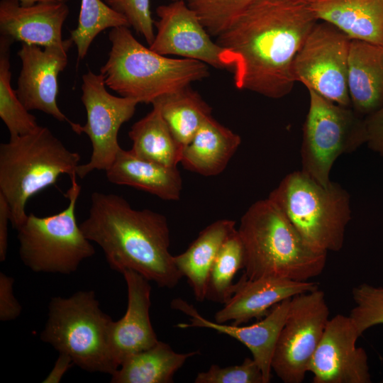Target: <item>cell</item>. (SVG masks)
<instances>
[{
  "instance_id": "1",
  "label": "cell",
  "mask_w": 383,
  "mask_h": 383,
  "mask_svg": "<svg viewBox=\"0 0 383 383\" xmlns=\"http://www.w3.org/2000/svg\"><path fill=\"white\" fill-rule=\"evenodd\" d=\"M318 21L308 5L258 0L216 42L242 57L244 74L240 89L280 99L296 83L294 59Z\"/></svg>"
},
{
  "instance_id": "2",
  "label": "cell",
  "mask_w": 383,
  "mask_h": 383,
  "mask_svg": "<svg viewBox=\"0 0 383 383\" xmlns=\"http://www.w3.org/2000/svg\"><path fill=\"white\" fill-rule=\"evenodd\" d=\"M79 226L88 240L101 247L112 270H133L168 289L182 278L169 250L170 228L164 215L134 209L116 194L93 192L89 216Z\"/></svg>"
},
{
  "instance_id": "3",
  "label": "cell",
  "mask_w": 383,
  "mask_h": 383,
  "mask_svg": "<svg viewBox=\"0 0 383 383\" xmlns=\"http://www.w3.org/2000/svg\"><path fill=\"white\" fill-rule=\"evenodd\" d=\"M237 230L244 248V274L248 279L310 281L324 270L327 253L311 248L268 198L248 209Z\"/></svg>"
},
{
  "instance_id": "4",
  "label": "cell",
  "mask_w": 383,
  "mask_h": 383,
  "mask_svg": "<svg viewBox=\"0 0 383 383\" xmlns=\"http://www.w3.org/2000/svg\"><path fill=\"white\" fill-rule=\"evenodd\" d=\"M111 49L101 67L105 84L121 96L138 103L156 99L209 76V65L192 59H175L145 47L127 26L111 28Z\"/></svg>"
},
{
  "instance_id": "5",
  "label": "cell",
  "mask_w": 383,
  "mask_h": 383,
  "mask_svg": "<svg viewBox=\"0 0 383 383\" xmlns=\"http://www.w3.org/2000/svg\"><path fill=\"white\" fill-rule=\"evenodd\" d=\"M80 159L49 128L40 126L0 145V194L10 208L13 228L18 230L26 221L28 200L60 175L76 174Z\"/></svg>"
},
{
  "instance_id": "6",
  "label": "cell",
  "mask_w": 383,
  "mask_h": 383,
  "mask_svg": "<svg viewBox=\"0 0 383 383\" xmlns=\"http://www.w3.org/2000/svg\"><path fill=\"white\" fill-rule=\"evenodd\" d=\"M268 199L313 250H341L351 208L349 194L339 184L323 186L302 170L295 171L284 177Z\"/></svg>"
},
{
  "instance_id": "7",
  "label": "cell",
  "mask_w": 383,
  "mask_h": 383,
  "mask_svg": "<svg viewBox=\"0 0 383 383\" xmlns=\"http://www.w3.org/2000/svg\"><path fill=\"white\" fill-rule=\"evenodd\" d=\"M112 321L92 290L79 291L68 298L52 297L40 339L69 355L81 369L111 375L118 369L109 342Z\"/></svg>"
},
{
  "instance_id": "8",
  "label": "cell",
  "mask_w": 383,
  "mask_h": 383,
  "mask_svg": "<svg viewBox=\"0 0 383 383\" xmlns=\"http://www.w3.org/2000/svg\"><path fill=\"white\" fill-rule=\"evenodd\" d=\"M76 178L77 174L70 177L66 209L46 217L30 213L17 230L21 260L35 272L69 274L95 254L91 241L77 223L75 206L81 187Z\"/></svg>"
},
{
  "instance_id": "9",
  "label": "cell",
  "mask_w": 383,
  "mask_h": 383,
  "mask_svg": "<svg viewBox=\"0 0 383 383\" xmlns=\"http://www.w3.org/2000/svg\"><path fill=\"white\" fill-rule=\"evenodd\" d=\"M308 90L309 108L303 126L301 170L327 186L336 159L367 143L365 122L355 111Z\"/></svg>"
},
{
  "instance_id": "10",
  "label": "cell",
  "mask_w": 383,
  "mask_h": 383,
  "mask_svg": "<svg viewBox=\"0 0 383 383\" xmlns=\"http://www.w3.org/2000/svg\"><path fill=\"white\" fill-rule=\"evenodd\" d=\"M158 20L155 39L149 48L162 55H174L202 62L233 74L240 89L244 74L242 57L216 42L202 25L185 0L171 1L156 9Z\"/></svg>"
},
{
  "instance_id": "11",
  "label": "cell",
  "mask_w": 383,
  "mask_h": 383,
  "mask_svg": "<svg viewBox=\"0 0 383 383\" xmlns=\"http://www.w3.org/2000/svg\"><path fill=\"white\" fill-rule=\"evenodd\" d=\"M330 319L325 293L317 288L290 299L276 343L272 370L284 383H301Z\"/></svg>"
},
{
  "instance_id": "12",
  "label": "cell",
  "mask_w": 383,
  "mask_h": 383,
  "mask_svg": "<svg viewBox=\"0 0 383 383\" xmlns=\"http://www.w3.org/2000/svg\"><path fill=\"white\" fill-rule=\"evenodd\" d=\"M81 89L87 122L84 126L72 122L70 126L76 133H85L91 143L89 161L76 170L77 176L84 178L95 170L106 171L111 165L121 149L118 142L120 128L132 118L138 102L112 95L102 75L90 70L82 76Z\"/></svg>"
},
{
  "instance_id": "13",
  "label": "cell",
  "mask_w": 383,
  "mask_h": 383,
  "mask_svg": "<svg viewBox=\"0 0 383 383\" xmlns=\"http://www.w3.org/2000/svg\"><path fill=\"white\" fill-rule=\"evenodd\" d=\"M351 39L332 24L317 22L293 64L295 82L324 98L348 107V58Z\"/></svg>"
},
{
  "instance_id": "14",
  "label": "cell",
  "mask_w": 383,
  "mask_h": 383,
  "mask_svg": "<svg viewBox=\"0 0 383 383\" xmlns=\"http://www.w3.org/2000/svg\"><path fill=\"white\" fill-rule=\"evenodd\" d=\"M360 335L349 316L330 318L309 362L313 383H370L365 350L356 343Z\"/></svg>"
},
{
  "instance_id": "15",
  "label": "cell",
  "mask_w": 383,
  "mask_h": 383,
  "mask_svg": "<svg viewBox=\"0 0 383 383\" xmlns=\"http://www.w3.org/2000/svg\"><path fill=\"white\" fill-rule=\"evenodd\" d=\"M74 44L69 38L62 45L45 47L21 43L18 52L22 63L16 94L28 111L38 110L60 121L67 116L57 104V77L67 65V52Z\"/></svg>"
},
{
  "instance_id": "16",
  "label": "cell",
  "mask_w": 383,
  "mask_h": 383,
  "mask_svg": "<svg viewBox=\"0 0 383 383\" xmlns=\"http://www.w3.org/2000/svg\"><path fill=\"white\" fill-rule=\"evenodd\" d=\"M291 299H285L274 306L258 322L243 326L218 323L208 320L201 316L193 305L181 298L173 299L171 307L182 311L188 316L189 319V323H178L177 327L182 329L194 327L213 329L236 339L246 346L262 371L264 382L268 383L272 377L274 351L287 317Z\"/></svg>"
},
{
  "instance_id": "17",
  "label": "cell",
  "mask_w": 383,
  "mask_h": 383,
  "mask_svg": "<svg viewBox=\"0 0 383 383\" xmlns=\"http://www.w3.org/2000/svg\"><path fill=\"white\" fill-rule=\"evenodd\" d=\"M121 274L127 285V309L121 318L111 321L109 331V347L118 368L127 357L158 341L150 318V281L131 270Z\"/></svg>"
},
{
  "instance_id": "18",
  "label": "cell",
  "mask_w": 383,
  "mask_h": 383,
  "mask_svg": "<svg viewBox=\"0 0 383 383\" xmlns=\"http://www.w3.org/2000/svg\"><path fill=\"white\" fill-rule=\"evenodd\" d=\"M318 288L311 281L285 278L248 279L245 274L236 282L235 290L223 307L214 315V321L239 326L252 318L261 319L281 301Z\"/></svg>"
},
{
  "instance_id": "19",
  "label": "cell",
  "mask_w": 383,
  "mask_h": 383,
  "mask_svg": "<svg viewBox=\"0 0 383 383\" xmlns=\"http://www.w3.org/2000/svg\"><path fill=\"white\" fill-rule=\"evenodd\" d=\"M68 14L65 2H40L26 6L18 0H1V35L43 48L62 45L66 41L62 28Z\"/></svg>"
},
{
  "instance_id": "20",
  "label": "cell",
  "mask_w": 383,
  "mask_h": 383,
  "mask_svg": "<svg viewBox=\"0 0 383 383\" xmlns=\"http://www.w3.org/2000/svg\"><path fill=\"white\" fill-rule=\"evenodd\" d=\"M309 6L351 40L383 45V0H316Z\"/></svg>"
},
{
  "instance_id": "21",
  "label": "cell",
  "mask_w": 383,
  "mask_h": 383,
  "mask_svg": "<svg viewBox=\"0 0 383 383\" xmlns=\"http://www.w3.org/2000/svg\"><path fill=\"white\" fill-rule=\"evenodd\" d=\"M348 84L357 114L367 116L383 106V45L351 40Z\"/></svg>"
},
{
  "instance_id": "22",
  "label": "cell",
  "mask_w": 383,
  "mask_h": 383,
  "mask_svg": "<svg viewBox=\"0 0 383 383\" xmlns=\"http://www.w3.org/2000/svg\"><path fill=\"white\" fill-rule=\"evenodd\" d=\"M108 180L143 190L167 201L179 199L182 179L177 167H168L140 158L121 149L105 171Z\"/></svg>"
},
{
  "instance_id": "23",
  "label": "cell",
  "mask_w": 383,
  "mask_h": 383,
  "mask_svg": "<svg viewBox=\"0 0 383 383\" xmlns=\"http://www.w3.org/2000/svg\"><path fill=\"white\" fill-rule=\"evenodd\" d=\"M240 143L237 133L210 116L184 148L181 163L193 172L216 176L225 170Z\"/></svg>"
},
{
  "instance_id": "24",
  "label": "cell",
  "mask_w": 383,
  "mask_h": 383,
  "mask_svg": "<svg viewBox=\"0 0 383 383\" xmlns=\"http://www.w3.org/2000/svg\"><path fill=\"white\" fill-rule=\"evenodd\" d=\"M235 229L234 221L218 220L202 230L184 252L174 256L177 270L187 278L196 301L206 299L211 267L223 242Z\"/></svg>"
},
{
  "instance_id": "25",
  "label": "cell",
  "mask_w": 383,
  "mask_h": 383,
  "mask_svg": "<svg viewBox=\"0 0 383 383\" xmlns=\"http://www.w3.org/2000/svg\"><path fill=\"white\" fill-rule=\"evenodd\" d=\"M199 351L177 353L158 340L152 347L133 353L111 374V383H171L174 374Z\"/></svg>"
},
{
  "instance_id": "26",
  "label": "cell",
  "mask_w": 383,
  "mask_h": 383,
  "mask_svg": "<svg viewBox=\"0 0 383 383\" xmlns=\"http://www.w3.org/2000/svg\"><path fill=\"white\" fill-rule=\"evenodd\" d=\"M130 150L137 157L168 167L181 162L184 146L174 138L159 108L136 121L128 132Z\"/></svg>"
},
{
  "instance_id": "27",
  "label": "cell",
  "mask_w": 383,
  "mask_h": 383,
  "mask_svg": "<svg viewBox=\"0 0 383 383\" xmlns=\"http://www.w3.org/2000/svg\"><path fill=\"white\" fill-rule=\"evenodd\" d=\"M156 105L174 138L184 148L211 116V106L190 86L156 99Z\"/></svg>"
},
{
  "instance_id": "28",
  "label": "cell",
  "mask_w": 383,
  "mask_h": 383,
  "mask_svg": "<svg viewBox=\"0 0 383 383\" xmlns=\"http://www.w3.org/2000/svg\"><path fill=\"white\" fill-rule=\"evenodd\" d=\"M243 243L235 229L223 242L209 270L206 299L224 304L233 294L236 273L244 269Z\"/></svg>"
},
{
  "instance_id": "29",
  "label": "cell",
  "mask_w": 383,
  "mask_h": 383,
  "mask_svg": "<svg viewBox=\"0 0 383 383\" xmlns=\"http://www.w3.org/2000/svg\"><path fill=\"white\" fill-rule=\"evenodd\" d=\"M14 41L0 37V117L7 127L10 138L26 135L39 126L11 85L10 48Z\"/></svg>"
},
{
  "instance_id": "30",
  "label": "cell",
  "mask_w": 383,
  "mask_h": 383,
  "mask_svg": "<svg viewBox=\"0 0 383 383\" xmlns=\"http://www.w3.org/2000/svg\"><path fill=\"white\" fill-rule=\"evenodd\" d=\"M130 25L121 13L101 0H81L78 24L70 31V38L77 47V60H82L87 55L90 45L101 32Z\"/></svg>"
},
{
  "instance_id": "31",
  "label": "cell",
  "mask_w": 383,
  "mask_h": 383,
  "mask_svg": "<svg viewBox=\"0 0 383 383\" xmlns=\"http://www.w3.org/2000/svg\"><path fill=\"white\" fill-rule=\"evenodd\" d=\"M208 33L218 37L258 0H185Z\"/></svg>"
},
{
  "instance_id": "32",
  "label": "cell",
  "mask_w": 383,
  "mask_h": 383,
  "mask_svg": "<svg viewBox=\"0 0 383 383\" xmlns=\"http://www.w3.org/2000/svg\"><path fill=\"white\" fill-rule=\"evenodd\" d=\"M355 304L349 316L360 336L370 328L383 324V287L362 283L352 289Z\"/></svg>"
},
{
  "instance_id": "33",
  "label": "cell",
  "mask_w": 383,
  "mask_h": 383,
  "mask_svg": "<svg viewBox=\"0 0 383 383\" xmlns=\"http://www.w3.org/2000/svg\"><path fill=\"white\" fill-rule=\"evenodd\" d=\"M194 382L265 383L262 371L252 357H245L241 364L226 367L212 365L206 372L198 373Z\"/></svg>"
},
{
  "instance_id": "34",
  "label": "cell",
  "mask_w": 383,
  "mask_h": 383,
  "mask_svg": "<svg viewBox=\"0 0 383 383\" xmlns=\"http://www.w3.org/2000/svg\"><path fill=\"white\" fill-rule=\"evenodd\" d=\"M112 9L123 15L130 27L144 37L148 44L155 39L154 21L150 12V0H104Z\"/></svg>"
},
{
  "instance_id": "35",
  "label": "cell",
  "mask_w": 383,
  "mask_h": 383,
  "mask_svg": "<svg viewBox=\"0 0 383 383\" xmlns=\"http://www.w3.org/2000/svg\"><path fill=\"white\" fill-rule=\"evenodd\" d=\"M14 279L0 272V320L12 321L18 318L22 307L13 294Z\"/></svg>"
},
{
  "instance_id": "36",
  "label": "cell",
  "mask_w": 383,
  "mask_h": 383,
  "mask_svg": "<svg viewBox=\"0 0 383 383\" xmlns=\"http://www.w3.org/2000/svg\"><path fill=\"white\" fill-rule=\"evenodd\" d=\"M367 144L383 157V106L364 119Z\"/></svg>"
},
{
  "instance_id": "37",
  "label": "cell",
  "mask_w": 383,
  "mask_h": 383,
  "mask_svg": "<svg viewBox=\"0 0 383 383\" xmlns=\"http://www.w3.org/2000/svg\"><path fill=\"white\" fill-rule=\"evenodd\" d=\"M11 220L10 208L5 198L0 194V261L6 260L8 248V226Z\"/></svg>"
},
{
  "instance_id": "38",
  "label": "cell",
  "mask_w": 383,
  "mask_h": 383,
  "mask_svg": "<svg viewBox=\"0 0 383 383\" xmlns=\"http://www.w3.org/2000/svg\"><path fill=\"white\" fill-rule=\"evenodd\" d=\"M72 358L64 353H60V355L55 362L54 367L46 378L43 381V383H58L60 382L66 372L74 365Z\"/></svg>"
},
{
  "instance_id": "39",
  "label": "cell",
  "mask_w": 383,
  "mask_h": 383,
  "mask_svg": "<svg viewBox=\"0 0 383 383\" xmlns=\"http://www.w3.org/2000/svg\"><path fill=\"white\" fill-rule=\"evenodd\" d=\"M22 6H32L40 2H67L69 0H18Z\"/></svg>"
},
{
  "instance_id": "40",
  "label": "cell",
  "mask_w": 383,
  "mask_h": 383,
  "mask_svg": "<svg viewBox=\"0 0 383 383\" xmlns=\"http://www.w3.org/2000/svg\"><path fill=\"white\" fill-rule=\"evenodd\" d=\"M285 1L291 2L296 4H301V5H310L313 2H314L316 0H283Z\"/></svg>"
},
{
  "instance_id": "41",
  "label": "cell",
  "mask_w": 383,
  "mask_h": 383,
  "mask_svg": "<svg viewBox=\"0 0 383 383\" xmlns=\"http://www.w3.org/2000/svg\"><path fill=\"white\" fill-rule=\"evenodd\" d=\"M170 1H180V0H169Z\"/></svg>"
}]
</instances>
